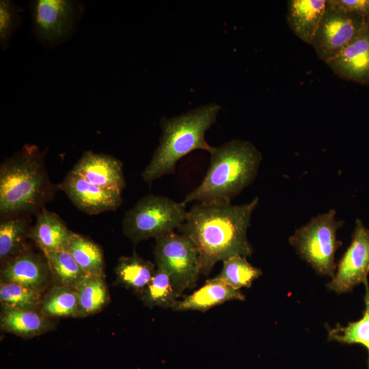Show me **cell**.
<instances>
[{
  "label": "cell",
  "instance_id": "obj_1",
  "mask_svg": "<svg viewBox=\"0 0 369 369\" xmlns=\"http://www.w3.org/2000/svg\"><path fill=\"white\" fill-rule=\"evenodd\" d=\"M258 204V197L242 205L198 202L187 211L178 230L197 248L200 274L208 275L217 262L235 255L251 256L247 232Z\"/></svg>",
  "mask_w": 369,
  "mask_h": 369
},
{
  "label": "cell",
  "instance_id": "obj_2",
  "mask_svg": "<svg viewBox=\"0 0 369 369\" xmlns=\"http://www.w3.org/2000/svg\"><path fill=\"white\" fill-rule=\"evenodd\" d=\"M44 154L25 144L0 166V216L4 219L37 213L54 195Z\"/></svg>",
  "mask_w": 369,
  "mask_h": 369
},
{
  "label": "cell",
  "instance_id": "obj_3",
  "mask_svg": "<svg viewBox=\"0 0 369 369\" xmlns=\"http://www.w3.org/2000/svg\"><path fill=\"white\" fill-rule=\"evenodd\" d=\"M210 165L200 184L182 201L228 202L255 179L262 154L250 142L232 139L213 147Z\"/></svg>",
  "mask_w": 369,
  "mask_h": 369
},
{
  "label": "cell",
  "instance_id": "obj_4",
  "mask_svg": "<svg viewBox=\"0 0 369 369\" xmlns=\"http://www.w3.org/2000/svg\"><path fill=\"white\" fill-rule=\"evenodd\" d=\"M219 105L210 103L178 116L160 120L159 144L141 176L147 182L174 174L178 161L195 150L210 152L213 147L205 139L206 132L215 122Z\"/></svg>",
  "mask_w": 369,
  "mask_h": 369
},
{
  "label": "cell",
  "instance_id": "obj_5",
  "mask_svg": "<svg viewBox=\"0 0 369 369\" xmlns=\"http://www.w3.org/2000/svg\"><path fill=\"white\" fill-rule=\"evenodd\" d=\"M186 204L161 195L142 197L122 220V233L133 243L158 238L178 229L184 222Z\"/></svg>",
  "mask_w": 369,
  "mask_h": 369
},
{
  "label": "cell",
  "instance_id": "obj_6",
  "mask_svg": "<svg viewBox=\"0 0 369 369\" xmlns=\"http://www.w3.org/2000/svg\"><path fill=\"white\" fill-rule=\"evenodd\" d=\"M336 211L331 209L310 219L290 236V244L301 258L319 274L333 277L336 273L335 254L342 245L337 230L343 225L336 219Z\"/></svg>",
  "mask_w": 369,
  "mask_h": 369
},
{
  "label": "cell",
  "instance_id": "obj_7",
  "mask_svg": "<svg viewBox=\"0 0 369 369\" xmlns=\"http://www.w3.org/2000/svg\"><path fill=\"white\" fill-rule=\"evenodd\" d=\"M155 239V265L169 275L178 294L195 287L201 274L198 251L191 240L174 232Z\"/></svg>",
  "mask_w": 369,
  "mask_h": 369
},
{
  "label": "cell",
  "instance_id": "obj_8",
  "mask_svg": "<svg viewBox=\"0 0 369 369\" xmlns=\"http://www.w3.org/2000/svg\"><path fill=\"white\" fill-rule=\"evenodd\" d=\"M367 20L327 0L323 18L311 45L318 58L327 64L364 29Z\"/></svg>",
  "mask_w": 369,
  "mask_h": 369
},
{
  "label": "cell",
  "instance_id": "obj_9",
  "mask_svg": "<svg viewBox=\"0 0 369 369\" xmlns=\"http://www.w3.org/2000/svg\"><path fill=\"white\" fill-rule=\"evenodd\" d=\"M33 31L46 46L68 39L84 10L81 3L68 0H35L30 3Z\"/></svg>",
  "mask_w": 369,
  "mask_h": 369
},
{
  "label": "cell",
  "instance_id": "obj_10",
  "mask_svg": "<svg viewBox=\"0 0 369 369\" xmlns=\"http://www.w3.org/2000/svg\"><path fill=\"white\" fill-rule=\"evenodd\" d=\"M331 280L327 284L337 294L351 292L367 279L369 273V230L357 219L352 241L341 258Z\"/></svg>",
  "mask_w": 369,
  "mask_h": 369
},
{
  "label": "cell",
  "instance_id": "obj_11",
  "mask_svg": "<svg viewBox=\"0 0 369 369\" xmlns=\"http://www.w3.org/2000/svg\"><path fill=\"white\" fill-rule=\"evenodd\" d=\"M59 188L78 209L89 215L115 210L123 202L121 192L99 187L72 170L66 175Z\"/></svg>",
  "mask_w": 369,
  "mask_h": 369
},
{
  "label": "cell",
  "instance_id": "obj_12",
  "mask_svg": "<svg viewBox=\"0 0 369 369\" xmlns=\"http://www.w3.org/2000/svg\"><path fill=\"white\" fill-rule=\"evenodd\" d=\"M71 170L105 189L122 193L126 185L123 163L111 155L86 151Z\"/></svg>",
  "mask_w": 369,
  "mask_h": 369
},
{
  "label": "cell",
  "instance_id": "obj_13",
  "mask_svg": "<svg viewBox=\"0 0 369 369\" xmlns=\"http://www.w3.org/2000/svg\"><path fill=\"white\" fill-rule=\"evenodd\" d=\"M327 64L340 78L369 85V21L361 32Z\"/></svg>",
  "mask_w": 369,
  "mask_h": 369
},
{
  "label": "cell",
  "instance_id": "obj_14",
  "mask_svg": "<svg viewBox=\"0 0 369 369\" xmlns=\"http://www.w3.org/2000/svg\"><path fill=\"white\" fill-rule=\"evenodd\" d=\"M51 275L46 260L29 249L4 262L1 280L17 283L40 290Z\"/></svg>",
  "mask_w": 369,
  "mask_h": 369
},
{
  "label": "cell",
  "instance_id": "obj_15",
  "mask_svg": "<svg viewBox=\"0 0 369 369\" xmlns=\"http://www.w3.org/2000/svg\"><path fill=\"white\" fill-rule=\"evenodd\" d=\"M29 238L44 254L66 250L74 233L56 213L44 207L38 211Z\"/></svg>",
  "mask_w": 369,
  "mask_h": 369
},
{
  "label": "cell",
  "instance_id": "obj_16",
  "mask_svg": "<svg viewBox=\"0 0 369 369\" xmlns=\"http://www.w3.org/2000/svg\"><path fill=\"white\" fill-rule=\"evenodd\" d=\"M245 299V295L240 290L212 278L182 300H178L171 309L176 312L192 310L204 312L226 301Z\"/></svg>",
  "mask_w": 369,
  "mask_h": 369
},
{
  "label": "cell",
  "instance_id": "obj_17",
  "mask_svg": "<svg viewBox=\"0 0 369 369\" xmlns=\"http://www.w3.org/2000/svg\"><path fill=\"white\" fill-rule=\"evenodd\" d=\"M327 0L288 1L287 22L292 32L311 45L323 18Z\"/></svg>",
  "mask_w": 369,
  "mask_h": 369
},
{
  "label": "cell",
  "instance_id": "obj_18",
  "mask_svg": "<svg viewBox=\"0 0 369 369\" xmlns=\"http://www.w3.org/2000/svg\"><path fill=\"white\" fill-rule=\"evenodd\" d=\"M1 327L4 331L23 338H32L48 331L50 321L36 310L3 308Z\"/></svg>",
  "mask_w": 369,
  "mask_h": 369
},
{
  "label": "cell",
  "instance_id": "obj_19",
  "mask_svg": "<svg viewBox=\"0 0 369 369\" xmlns=\"http://www.w3.org/2000/svg\"><path fill=\"white\" fill-rule=\"evenodd\" d=\"M156 269L154 263L144 260L134 251L129 256H122L118 259L115 269L116 282L141 294Z\"/></svg>",
  "mask_w": 369,
  "mask_h": 369
},
{
  "label": "cell",
  "instance_id": "obj_20",
  "mask_svg": "<svg viewBox=\"0 0 369 369\" xmlns=\"http://www.w3.org/2000/svg\"><path fill=\"white\" fill-rule=\"evenodd\" d=\"M28 216L1 219L0 223V260L4 263L27 250L26 241L31 230Z\"/></svg>",
  "mask_w": 369,
  "mask_h": 369
},
{
  "label": "cell",
  "instance_id": "obj_21",
  "mask_svg": "<svg viewBox=\"0 0 369 369\" xmlns=\"http://www.w3.org/2000/svg\"><path fill=\"white\" fill-rule=\"evenodd\" d=\"M78 299V317L101 310L109 300L104 276L87 274L74 288Z\"/></svg>",
  "mask_w": 369,
  "mask_h": 369
},
{
  "label": "cell",
  "instance_id": "obj_22",
  "mask_svg": "<svg viewBox=\"0 0 369 369\" xmlns=\"http://www.w3.org/2000/svg\"><path fill=\"white\" fill-rule=\"evenodd\" d=\"M363 283L365 286L366 293L365 308L361 318L349 322L345 327L340 323H337L333 328L327 326V340L336 341L341 344L363 345L368 352L367 366L369 369V285L368 279L364 280Z\"/></svg>",
  "mask_w": 369,
  "mask_h": 369
},
{
  "label": "cell",
  "instance_id": "obj_23",
  "mask_svg": "<svg viewBox=\"0 0 369 369\" xmlns=\"http://www.w3.org/2000/svg\"><path fill=\"white\" fill-rule=\"evenodd\" d=\"M66 251L86 274L104 276L103 253L96 243L74 232Z\"/></svg>",
  "mask_w": 369,
  "mask_h": 369
},
{
  "label": "cell",
  "instance_id": "obj_24",
  "mask_svg": "<svg viewBox=\"0 0 369 369\" xmlns=\"http://www.w3.org/2000/svg\"><path fill=\"white\" fill-rule=\"evenodd\" d=\"M44 254L56 286L74 289L87 275L66 250Z\"/></svg>",
  "mask_w": 369,
  "mask_h": 369
},
{
  "label": "cell",
  "instance_id": "obj_25",
  "mask_svg": "<svg viewBox=\"0 0 369 369\" xmlns=\"http://www.w3.org/2000/svg\"><path fill=\"white\" fill-rule=\"evenodd\" d=\"M144 304L149 308L160 307L172 308L180 295L177 292L169 275L156 268L153 277L140 294Z\"/></svg>",
  "mask_w": 369,
  "mask_h": 369
},
{
  "label": "cell",
  "instance_id": "obj_26",
  "mask_svg": "<svg viewBox=\"0 0 369 369\" xmlns=\"http://www.w3.org/2000/svg\"><path fill=\"white\" fill-rule=\"evenodd\" d=\"M262 274V271L251 265L246 257L235 255L223 261L220 273L213 278L239 290L243 287H251L253 282Z\"/></svg>",
  "mask_w": 369,
  "mask_h": 369
},
{
  "label": "cell",
  "instance_id": "obj_27",
  "mask_svg": "<svg viewBox=\"0 0 369 369\" xmlns=\"http://www.w3.org/2000/svg\"><path fill=\"white\" fill-rule=\"evenodd\" d=\"M41 310L51 317L78 316V299L74 289L55 286L41 302Z\"/></svg>",
  "mask_w": 369,
  "mask_h": 369
},
{
  "label": "cell",
  "instance_id": "obj_28",
  "mask_svg": "<svg viewBox=\"0 0 369 369\" xmlns=\"http://www.w3.org/2000/svg\"><path fill=\"white\" fill-rule=\"evenodd\" d=\"M41 291L1 280L0 301L3 308L35 310L41 303Z\"/></svg>",
  "mask_w": 369,
  "mask_h": 369
},
{
  "label": "cell",
  "instance_id": "obj_29",
  "mask_svg": "<svg viewBox=\"0 0 369 369\" xmlns=\"http://www.w3.org/2000/svg\"><path fill=\"white\" fill-rule=\"evenodd\" d=\"M23 10L11 1H0V44L2 49L9 46L10 38L20 25Z\"/></svg>",
  "mask_w": 369,
  "mask_h": 369
},
{
  "label": "cell",
  "instance_id": "obj_30",
  "mask_svg": "<svg viewBox=\"0 0 369 369\" xmlns=\"http://www.w3.org/2000/svg\"><path fill=\"white\" fill-rule=\"evenodd\" d=\"M344 10L369 20V0H335Z\"/></svg>",
  "mask_w": 369,
  "mask_h": 369
}]
</instances>
